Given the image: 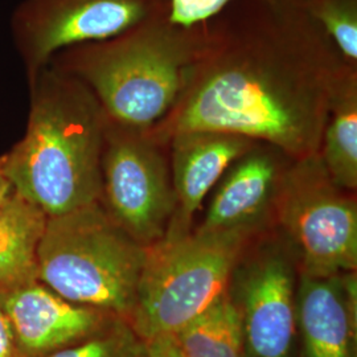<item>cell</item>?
<instances>
[{
	"label": "cell",
	"mask_w": 357,
	"mask_h": 357,
	"mask_svg": "<svg viewBox=\"0 0 357 357\" xmlns=\"http://www.w3.org/2000/svg\"><path fill=\"white\" fill-rule=\"evenodd\" d=\"M299 277L296 328L306 357H356V271L326 278Z\"/></svg>",
	"instance_id": "4fadbf2b"
},
{
	"label": "cell",
	"mask_w": 357,
	"mask_h": 357,
	"mask_svg": "<svg viewBox=\"0 0 357 357\" xmlns=\"http://www.w3.org/2000/svg\"><path fill=\"white\" fill-rule=\"evenodd\" d=\"M22 357H45L97 330L112 314L73 303L32 280L0 295Z\"/></svg>",
	"instance_id": "8fae6325"
},
{
	"label": "cell",
	"mask_w": 357,
	"mask_h": 357,
	"mask_svg": "<svg viewBox=\"0 0 357 357\" xmlns=\"http://www.w3.org/2000/svg\"><path fill=\"white\" fill-rule=\"evenodd\" d=\"M331 38L348 64L357 66V0H290Z\"/></svg>",
	"instance_id": "ac0fdd59"
},
{
	"label": "cell",
	"mask_w": 357,
	"mask_h": 357,
	"mask_svg": "<svg viewBox=\"0 0 357 357\" xmlns=\"http://www.w3.org/2000/svg\"><path fill=\"white\" fill-rule=\"evenodd\" d=\"M257 234L193 228L147 248L130 318L132 328L149 343L174 335L203 314L227 294L240 255Z\"/></svg>",
	"instance_id": "5b68a950"
},
{
	"label": "cell",
	"mask_w": 357,
	"mask_h": 357,
	"mask_svg": "<svg viewBox=\"0 0 357 357\" xmlns=\"http://www.w3.org/2000/svg\"><path fill=\"white\" fill-rule=\"evenodd\" d=\"M45 357H149V348L128 320L112 315L85 337Z\"/></svg>",
	"instance_id": "e0dca14e"
},
{
	"label": "cell",
	"mask_w": 357,
	"mask_h": 357,
	"mask_svg": "<svg viewBox=\"0 0 357 357\" xmlns=\"http://www.w3.org/2000/svg\"><path fill=\"white\" fill-rule=\"evenodd\" d=\"M0 357H22L15 340L13 327L0 305Z\"/></svg>",
	"instance_id": "ffe728a7"
},
{
	"label": "cell",
	"mask_w": 357,
	"mask_h": 357,
	"mask_svg": "<svg viewBox=\"0 0 357 357\" xmlns=\"http://www.w3.org/2000/svg\"><path fill=\"white\" fill-rule=\"evenodd\" d=\"M147 248L100 203L48 217L38 252V280L65 299L128 320Z\"/></svg>",
	"instance_id": "277c9868"
},
{
	"label": "cell",
	"mask_w": 357,
	"mask_h": 357,
	"mask_svg": "<svg viewBox=\"0 0 357 357\" xmlns=\"http://www.w3.org/2000/svg\"><path fill=\"white\" fill-rule=\"evenodd\" d=\"M294 159L265 142L237 158L218 180L203 222L205 231L259 233L274 227V206Z\"/></svg>",
	"instance_id": "30bf717a"
},
{
	"label": "cell",
	"mask_w": 357,
	"mask_h": 357,
	"mask_svg": "<svg viewBox=\"0 0 357 357\" xmlns=\"http://www.w3.org/2000/svg\"><path fill=\"white\" fill-rule=\"evenodd\" d=\"M168 13L103 41L79 44L48 65L89 88L115 123L149 130L171 110L205 38V24L185 28Z\"/></svg>",
	"instance_id": "3957f363"
},
{
	"label": "cell",
	"mask_w": 357,
	"mask_h": 357,
	"mask_svg": "<svg viewBox=\"0 0 357 357\" xmlns=\"http://www.w3.org/2000/svg\"><path fill=\"white\" fill-rule=\"evenodd\" d=\"M149 357H184L172 336H159L147 343Z\"/></svg>",
	"instance_id": "44dd1931"
},
{
	"label": "cell",
	"mask_w": 357,
	"mask_h": 357,
	"mask_svg": "<svg viewBox=\"0 0 357 357\" xmlns=\"http://www.w3.org/2000/svg\"><path fill=\"white\" fill-rule=\"evenodd\" d=\"M255 143L243 135L212 130L180 132L168 141L176 208L165 237L191 233L193 218L205 197L215 190L228 167Z\"/></svg>",
	"instance_id": "7c38bea8"
},
{
	"label": "cell",
	"mask_w": 357,
	"mask_h": 357,
	"mask_svg": "<svg viewBox=\"0 0 357 357\" xmlns=\"http://www.w3.org/2000/svg\"><path fill=\"white\" fill-rule=\"evenodd\" d=\"M48 217L15 192L0 209V295L38 280V252Z\"/></svg>",
	"instance_id": "5bb4252c"
},
{
	"label": "cell",
	"mask_w": 357,
	"mask_h": 357,
	"mask_svg": "<svg viewBox=\"0 0 357 357\" xmlns=\"http://www.w3.org/2000/svg\"><path fill=\"white\" fill-rule=\"evenodd\" d=\"M319 155L340 187L357 191V66H347L337 81Z\"/></svg>",
	"instance_id": "9a60e30c"
},
{
	"label": "cell",
	"mask_w": 357,
	"mask_h": 357,
	"mask_svg": "<svg viewBox=\"0 0 357 357\" xmlns=\"http://www.w3.org/2000/svg\"><path fill=\"white\" fill-rule=\"evenodd\" d=\"M171 336L184 357H248L240 317L228 291Z\"/></svg>",
	"instance_id": "2e32d148"
},
{
	"label": "cell",
	"mask_w": 357,
	"mask_h": 357,
	"mask_svg": "<svg viewBox=\"0 0 357 357\" xmlns=\"http://www.w3.org/2000/svg\"><path fill=\"white\" fill-rule=\"evenodd\" d=\"M29 82L26 134L0 156L15 192L47 217L100 203L107 125L101 103L84 82L52 65Z\"/></svg>",
	"instance_id": "7a4b0ae2"
},
{
	"label": "cell",
	"mask_w": 357,
	"mask_h": 357,
	"mask_svg": "<svg viewBox=\"0 0 357 357\" xmlns=\"http://www.w3.org/2000/svg\"><path fill=\"white\" fill-rule=\"evenodd\" d=\"M347 66L354 65L290 0H234L205 23L176 102L146 132L167 146L180 132L224 131L294 160L311 156Z\"/></svg>",
	"instance_id": "6da1fadb"
},
{
	"label": "cell",
	"mask_w": 357,
	"mask_h": 357,
	"mask_svg": "<svg viewBox=\"0 0 357 357\" xmlns=\"http://www.w3.org/2000/svg\"><path fill=\"white\" fill-rule=\"evenodd\" d=\"M274 227L293 245L299 275L326 278L357 268L356 192L340 187L319 153L293 160L274 206Z\"/></svg>",
	"instance_id": "8992f818"
},
{
	"label": "cell",
	"mask_w": 357,
	"mask_h": 357,
	"mask_svg": "<svg viewBox=\"0 0 357 357\" xmlns=\"http://www.w3.org/2000/svg\"><path fill=\"white\" fill-rule=\"evenodd\" d=\"M299 274L293 245L277 227L255 236L230 277L248 357H291Z\"/></svg>",
	"instance_id": "ba28073f"
},
{
	"label": "cell",
	"mask_w": 357,
	"mask_h": 357,
	"mask_svg": "<svg viewBox=\"0 0 357 357\" xmlns=\"http://www.w3.org/2000/svg\"><path fill=\"white\" fill-rule=\"evenodd\" d=\"M163 13L168 0H24L11 28L31 78L59 52L114 38Z\"/></svg>",
	"instance_id": "9c48e42d"
},
{
	"label": "cell",
	"mask_w": 357,
	"mask_h": 357,
	"mask_svg": "<svg viewBox=\"0 0 357 357\" xmlns=\"http://www.w3.org/2000/svg\"><path fill=\"white\" fill-rule=\"evenodd\" d=\"M234 0H168V17L178 26L192 28L208 23Z\"/></svg>",
	"instance_id": "d6986e66"
},
{
	"label": "cell",
	"mask_w": 357,
	"mask_h": 357,
	"mask_svg": "<svg viewBox=\"0 0 357 357\" xmlns=\"http://www.w3.org/2000/svg\"><path fill=\"white\" fill-rule=\"evenodd\" d=\"M101 175V204L115 222L144 248L163 240L176 208L168 146L107 118Z\"/></svg>",
	"instance_id": "52a82bcc"
},
{
	"label": "cell",
	"mask_w": 357,
	"mask_h": 357,
	"mask_svg": "<svg viewBox=\"0 0 357 357\" xmlns=\"http://www.w3.org/2000/svg\"><path fill=\"white\" fill-rule=\"evenodd\" d=\"M13 195H15V188L13 183L6 175L3 167L0 165V209L11 200Z\"/></svg>",
	"instance_id": "7402d4cb"
}]
</instances>
